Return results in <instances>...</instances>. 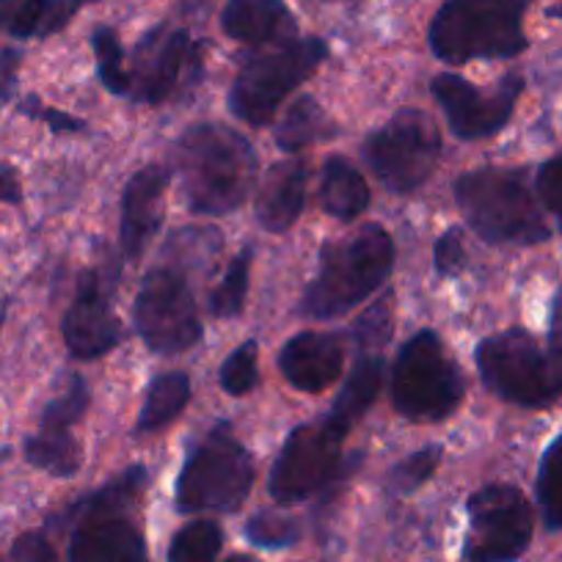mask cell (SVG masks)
<instances>
[{
    "label": "cell",
    "mask_w": 562,
    "mask_h": 562,
    "mask_svg": "<svg viewBox=\"0 0 562 562\" xmlns=\"http://www.w3.org/2000/svg\"><path fill=\"white\" fill-rule=\"evenodd\" d=\"M177 180L186 204L199 215H226L240 207L257 186V155L226 124H193L175 144Z\"/></svg>",
    "instance_id": "obj_1"
},
{
    "label": "cell",
    "mask_w": 562,
    "mask_h": 562,
    "mask_svg": "<svg viewBox=\"0 0 562 562\" xmlns=\"http://www.w3.org/2000/svg\"><path fill=\"white\" fill-rule=\"evenodd\" d=\"M394 268V243L383 226L370 224L356 235L321 248V268L306 288L301 312L312 321H334L370 299Z\"/></svg>",
    "instance_id": "obj_2"
},
{
    "label": "cell",
    "mask_w": 562,
    "mask_h": 562,
    "mask_svg": "<svg viewBox=\"0 0 562 562\" xmlns=\"http://www.w3.org/2000/svg\"><path fill=\"white\" fill-rule=\"evenodd\" d=\"M456 202L463 218L485 243L535 246L551 229L524 169H472L456 182Z\"/></svg>",
    "instance_id": "obj_3"
},
{
    "label": "cell",
    "mask_w": 562,
    "mask_h": 562,
    "mask_svg": "<svg viewBox=\"0 0 562 562\" xmlns=\"http://www.w3.org/2000/svg\"><path fill=\"white\" fill-rule=\"evenodd\" d=\"M532 0H445L430 20V50L447 64L513 58L527 50L524 14Z\"/></svg>",
    "instance_id": "obj_4"
},
{
    "label": "cell",
    "mask_w": 562,
    "mask_h": 562,
    "mask_svg": "<svg viewBox=\"0 0 562 562\" xmlns=\"http://www.w3.org/2000/svg\"><path fill=\"white\" fill-rule=\"evenodd\" d=\"M254 485V461L226 422L215 425L188 456L177 480L180 513H232Z\"/></svg>",
    "instance_id": "obj_5"
},
{
    "label": "cell",
    "mask_w": 562,
    "mask_h": 562,
    "mask_svg": "<svg viewBox=\"0 0 562 562\" xmlns=\"http://www.w3.org/2000/svg\"><path fill=\"white\" fill-rule=\"evenodd\" d=\"M326 58L328 45L321 36L290 40L276 50L248 58L229 89L232 113L246 124L262 127Z\"/></svg>",
    "instance_id": "obj_6"
},
{
    "label": "cell",
    "mask_w": 562,
    "mask_h": 562,
    "mask_svg": "<svg viewBox=\"0 0 562 562\" xmlns=\"http://www.w3.org/2000/svg\"><path fill=\"white\" fill-rule=\"evenodd\" d=\"M463 400V378L434 331H419L400 348L392 367V403L411 422H441Z\"/></svg>",
    "instance_id": "obj_7"
},
{
    "label": "cell",
    "mask_w": 562,
    "mask_h": 562,
    "mask_svg": "<svg viewBox=\"0 0 562 562\" xmlns=\"http://www.w3.org/2000/svg\"><path fill=\"white\" fill-rule=\"evenodd\" d=\"M477 370L496 397L524 408H546L562 397V370L524 328L477 345Z\"/></svg>",
    "instance_id": "obj_8"
},
{
    "label": "cell",
    "mask_w": 562,
    "mask_h": 562,
    "mask_svg": "<svg viewBox=\"0 0 562 562\" xmlns=\"http://www.w3.org/2000/svg\"><path fill=\"white\" fill-rule=\"evenodd\" d=\"M345 436L328 425L326 419L306 422L299 425L288 436L270 469V496L279 505H299L312 496H326L328 491H337L350 477L353 467L342 463Z\"/></svg>",
    "instance_id": "obj_9"
},
{
    "label": "cell",
    "mask_w": 562,
    "mask_h": 562,
    "mask_svg": "<svg viewBox=\"0 0 562 562\" xmlns=\"http://www.w3.org/2000/svg\"><path fill=\"white\" fill-rule=\"evenodd\" d=\"M441 158V133L425 111L405 108L364 140V160L392 193L419 191Z\"/></svg>",
    "instance_id": "obj_10"
},
{
    "label": "cell",
    "mask_w": 562,
    "mask_h": 562,
    "mask_svg": "<svg viewBox=\"0 0 562 562\" xmlns=\"http://www.w3.org/2000/svg\"><path fill=\"white\" fill-rule=\"evenodd\" d=\"M138 337L153 353L175 356L202 339L196 299L175 268L149 270L133 306Z\"/></svg>",
    "instance_id": "obj_11"
},
{
    "label": "cell",
    "mask_w": 562,
    "mask_h": 562,
    "mask_svg": "<svg viewBox=\"0 0 562 562\" xmlns=\"http://www.w3.org/2000/svg\"><path fill=\"white\" fill-rule=\"evenodd\" d=\"M532 540V507L516 485L494 483L469 499L467 562H513Z\"/></svg>",
    "instance_id": "obj_12"
},
{
    "label": "cell",
    "mask_w": 562,
    "mask_h": 562,
    "mask_svg": "<svg viewBox=\"0 0 562 562\" xmlns=\"http://www.w3.org/2000/svg\"><path fill=\"white\" fill-rule=\"evenodd\" d=\"M202 72V45L182 29L166 25L149 31L133 53V97L144 105H160L169 100L180 83H196Z\"/></svg>",
    "instance_id": "obj_13"
},
{
    "label": "cell",
    "mask_w": 562,
    "mask_h": 562,
    "mask_svg": "<svg viewBox=\"0 0 562 562\" xmlns=\"http://www.w3.org/2000/svg\"><path fill=\"white\" fill-rule=\"evenodd\" d=\"M430 91L445 108L452 133L463 140H477L499 133L510 122L518 97L524 91V78L513 72L502 78L491 91H483L461 75L445 72L436 75Z\"/></svg>",
    "instance_id": "obj_14"
},
{
    "label": "cell",
    "mask_w": 562,
    "mask_h": 562,
    "mask_svg": "<svg viewBox=\"0 0 562 562\" xmlns=\"http://www.w3.org/2000/svg\"><path fill=\"white\" fill-rule=\"evenodd\" d=\"M64 342L80 361L100 359L119 342V321L111 310L105 281L97 270H86L78 281V293L61 323Z\"/></svg>",
    "instance_id": "obj_15"
},
{
    "label": "cell",
    "mask_w": 562,
    "mask_h": 562,
    "mask_svg": "<svg viewBox=\"0 0 562 562\" xmlns=\"http://www.w3.org/2000/svg\"><path fill=\"white\" fill-rule=\"evenodd\" d=\"M166 182H169V177L160 166H144L124 186L122 226H119L124 259L135 262L158 232L160 221H164Z\"/></svg>",
    "instance_id": "obj_16"
},
{
    "label": "cell",
    "mask_w": 562,
    "mask_h": 562,
    "mask_svg": "<svg viewBox=\"0 0 562 562\" xmlns=\"http://www.w3.org/2000/svg\"><path fill=\"white\" fill-rule=\"evenodd\" d=\"M75 521L69 562H149L140 532L116 513H94Z\"/></svg>",
    "instance_id": "obj_17"
},
{
    "label": "cell",
    "mask_w": 562,
    "mask_h": 562,
    "mask_svg": "<svg viewBox=\"0 0 562 562\" xmlns=\"http://www.w3.org/2000/svg\"><path fill=\"white\" fill-rule=\"evenodd\" d=\"M345 350L334 334L304 331L290 339L279 353V370L301 392H326L339 378Z\"/></svg>",
    "instance_id": "obj_18"
},
{
    "label": "cell",
    "mask_w": 562,
    "mask_h": 562,
    "mask_svg": "<svg viewBox=\"0 0 562 562\" xmlns=\"http://www.w3.org/2000/svg\"><path fill=\"white\" fill-rule=\"evenodd\" d=\"M221 29L243 45H284L295 40V18L284 0H229Z\"/></svg>",
    "instance_id": "obj_19"
},
{
    "label": "cell",
    "mask_w": 562,
    "mask_h": 562,
    "mask_svg": "<svg viewBox=\"0 0 562 562\" xmlns=\"http://www.w3.org/2000/svg\"><path fill=\"white\" fill-rule=\"evenodd\" d=\"M306 204V164L281 160L265 175L257 193V221L265 232H288Z\"/></svg>",
    "instance_id": "obj_20"
},
{
    "label": "cell",
    "mask_w": 562,
    "mask_h": 562,
    "mask_svg": "<svg viewBox=\"0 0 562 562\" xmlns=\"http://www.w3.org/2000/svg\"><path fill=\"white\" fill-rule=\"evenodd\" d=\"M383 378V359L381 353H361L359 361L350 370L348 381H345L342 392L334 400L331 411H328L326 422L337 430L339 436H348L353 430L356 422L367 414L378 397Z\"/></svg>",
    "instance_id": "obj_21"
},
{
    "label": "cell",
    "mask_w": 562,
    "mask_h": 562,
    "mask_svg": "<svg viewBox=\"0 0 562 562\" xmlns=\"http://www.w3.org/2000/svg\"><path fill=\"white\" fill-rule=\"evenodd\" d=\"M323 207L339 221H353L370 207V188L364 177L345 158H328L323 166Z\"/></svg>",
    "instance_id": "obj_22"
},
{
    "label": "cell",
    "mask_w": 562,
    "mask_h": 562,
    "mask_svg": "<svg viewBox=\"0 0 562 562\" xmlns=\"http://www.w3.org/2000/svg\"><path fill=\"white\" fill-rule=\"evenodd\" d=\"M337 135V124L331 122L321 102L315 97L304 94L288 108L284 119H281L279 130H276V144L284 153H301V149L312 147L317 140H326Z\"/></svg>",
    "instance_id": "obj_23"
},
{
    "label": "cell",
    "mask_w": 562,
    "mask_h": 562,
    "mask_svg": "<svg viewBox=\"0 0 562 562\" xmlns=\"http://www.w3.org/2000/svg\"><path fill=\"white\" fill-rule=\"evenodd\" d=\"M188 400H191V378L186 372L158 375L147 386V397H144V405H140L135 434L147 436L166 428L169 422H175L182 414Z\"/></svg>",
    "instance_id": "obj_24"
},
{
    "label": "cell",
    "mask_w": 562,
    "mask_h": 562,
    "mask_svg": "<svg viewBox=\"0 0 562 562\" xmlns=\"http://www.w3.org/2000/svg\"><path fill=\"white\" fill-rule=\"evenodd\" d=\"M25 458L53 477H72L83 463V447L69 430H40L25 441Z\"/></svg>",
    "instance_id": "obj_25"
},
{
    "label": "cell",
    "mask_w": 562,
    "mask_h": 562,
    "mask_svg": "<svg viewBox=\"0 0 562 562\" xmlns=\"http://www.w3.org/2000/svg\"><path fill=\"white\" fill-rule=\"evenodd\" d=\"M91 47H94L100 83L105 86L111 94L130 97V91H133V78H130V72L124 69V50L116 31H113L111 25H97L94 34H91Z\"/></svg>",
    "instance_id": "obj_26"
},
{
    "label": "cell",
    "mask_w": 562,
    "mask_h": 562,
    "mask_svg": "<svg viewBox=\"0 0 562 562\" xmlns=\"http://www.w3.org/2000/svg\"><path fill=\"white\" fill-rule=\"evenodd\" d=\"M147 483V469L144 467H130L127 472L119 474L113 483H108L105 488L94 491L91 496L80 499L78 505L69 510V516L80 518V516H94V513H116L119 507L127 505L130 499L138 496V491L144 488Z\"/></svg>",
    "instance_id": "obj_27"
},
{
    "label": "cell",
    "mask_w": 562,
    "mask_h": 562,
    "mask_svg": "<svg viewBox=\"0 0 562 562\" xmlns=\"http://www.w3.org/2000/svg\"><path fill=\"white\" fill-rule=\"evenodd\" d=\"M538 502L551 532L562 529V434L543 452L538 472Z\"/></svg>",
    "instance_id": "obj_28"
},
{
    "label": "cell",
    "mask_w": 562,
    "mask_h": 562,
    "mask_svg": "<svg viewBox=\"0 0 562 562\" xmlns=\"http://www.w3.org/2000/svg\"><path fill=\"white\" fill-rule=\"evenodd\" d=\"M251 248H243L235 259H232L229 270L224 273L218 288L210 295V312L215 317H237L243 312L248 295V279H251Z\"/></svg>",
    "instance_id": "obj_29"
},
{
    "label": "cell",
    "mask_w": 562,
    "mask_h": 562,
    "mask_svg": "<svg viewBox=\"0 0 562 562\" xmlns=\"http://www.w3.org/2000/svg\"><path fill=\"white\" fill-rule=\"evenodd\" d=\"M221 543H224V532L215 521L186 524L171 540L169 562H213Z\"/></svg>",
    "instance_id": "obj_30"
},
{
    "label": "cell",
    "mask_w": 562,
    "mask_h": 562,
    "mask_svg": "<svg viewBox=\"0 0 562 562\" xmlns=\"http://www.w3.org/2000/svg\"><path fill=\"white\" fill-rule=\"evenodd\" d=\"M86 408H89V383L83 381V375H72L69 386L45 405L40 430H69L83 419Z\"/></svg>",
    "instance_id": "obj_31"
},
{
    "label": "cell",
    "mask_w": 562,
    "mask_h": 562,
    "mask_svg": "<svg viewBox=\"0 0 562 562\" xmlns=\"http://www.w3.org/2000/svg\"><path fill=\"white\" fill-rule=\"evenodd\" d=\"M246 538L259 549H290L299 543L301 527L295 518L284 516L276 510L254 513L246 521Z\"/></svg>",
    "instance_id": "obj_32"
},
{
    "label": "cell",
    "mask_w": 562,
    "mask_h": 562,
    "mask_svg": "<svg viewBox=\"0 0 562 562\" xmlns=\"http://www.w3.org/2000/svg\"><path fill=\"white\" fill-rule=\"evenodd\" d=\"M439 463H441V447H425V450L414 452V456L400 461L397 467L389 472V491L397 496L414 494L416 488H422V485L434 477Z\"/></svg>",
    "instance_id": "obj_33"
},
{
    "label": "cell",
    "mask_w": 562,
    "mask_h": 562,
    "mask_svg": "<svg viewBox=\"0 0 562 562\" xmlns=\"http://www.w3.org/2000/svg\"><path fill=\"white\" fill-rule=\"evenodd\" d=\"M257 353H259L257 342H254V339H248V342H243L240 348H237L235 353L224 361L218 378H221V386H224L226 394H232V397H243V394H248L254 386H257V381H259Z\"/></svg>",
    "instance_id": "obj_34"
},
{
    "label": "cell",
    "mask_w": 562,
    "mask_h": 562,
    "mask_svg": "<svg viewBox=\"0 0 562 562\" xmlns=\"http://www.w3.org/2000/svg\"><path fill=\"white\" fill-rule=\"evenodd\" d=\"M389 295H383L364 317L356 323V339H359L361 353H381L383 345L392 337V317H389Z\"/></svg>",
    "instance_id": "obj_35"
},
{
    "label": "cell",
    "mask_w": 562,
    "mask_h": 562,
    "mask_svg": "<svg viewBox=\"0 0 562 562\" xmlns=\"http://www.w3.org/2000/svg\"><path fill=\"white\" fill-rule=\"evenodd\" d=\"M434 265L436 273L450 279L467 268V246H463V232L458 226L447 229L434 246Z\"/></svg>",
    "instance_id": "obj_36"
},
{
    "label": "cell",
    "mask_w": 562,
    "mask_h": 562,
    "mask_svg": "<svg viewBox=\"0 0 562 562\" xmlns=\"http://www.w3.org/2000/svg\"><path fill=\"white\" fill-rule=\"evenodd\" d=\"M538 196L562 229V155L546 160L538 171Z\"/></svg>",
    "instance_id": "obj_37"
},
{
    "label": "cell",
    "mask_w": 562,
    "mask_h": 562,
    "mask_svg": "<svg viewBox=\"0 0 562 562\" xmlns=\"http://www.w3.org/2000/svg\"><path fill=\"white\" fill-rule=\"evenodd\" d=\"M18 108L20 113H25V116L34 119V122H45L47 127L56 130V133H83L86 130V122H80V119L69 116V113L64 111H56V108L45 105L40 97H25Z\"/></svg>",
    "instance_id": "obj_38"
},
{
    "label": "cell",
    "mask_w": 562,
    "mask_h": 562,
    "mask_svg": "<svg viewBox=\"0 0 562 562\" xmlns=\"http://www.w3.org/2000/svg\"><path fill=\"white\" fill-rule=\"evenodd\" d=\"M45 12L47 0H20V7L14 9L12 23L7 29L12 40H36L42 23H45Z\"/></svg>",
    "instance_id": "obj_39"
},
{
    "label": "cell",
    "mask_w": 562,
    "mask_h": 562,
    "mask_svg": "<svg viewBox=\"0 0 562 562\" xmlns=\"http://www.w3.org/2000/svg\"><path fill=\"white\" fill-rule=\"evenodd\" d=\"M89 3H97V0H47L45 23H42L40 36H36V40H47V36L67 29V25L72 23L75 14H78L83 7H89Z\"/></svg>",
    "instance_id": "obj_40"
},
{
    "label": "cell",
    "mask_w": 562,
    "mask_h": 562,
    "mask_svg": "<svg viewBox=\"0 0 562 562\" xmlns=\"http://www.w3.org/2000/svg\"><path fill=\"white\" fill-rule=\"evenodd\" d=\"M20 67H23V50L20 47H3L0 50V108L7 105L18 91Z\"/></svg>",
    "instance_id": "obj_41"
},
{
    "label": "cell",
    "mask_w": 562,
    "mask_h": 562,
    "mask_svg": "<svg viewBox=\"0 0 562 562\" xmlns=\"http://www.w3.org/2000/svg\"><path fill=\"white\" fill-rule=\"evenodd\" d=\"M14 562H58L53 546L40 532H25L12 549Z\"/></svg>",
    "instance_id": "obj_42"
},
{
    "label": "cell",
    "mask_w": 562,
    "mask_h": 562,
    "mask_svg": "<svg viewBox=\"0 0 562 562\" xmlns=\"http://www.w3.org/2000/svg\"><path fill=\"white\" fill-rule=\"evenodd\" d=\"M549 353L554 364L562 370V290L557 293L554 304H551V321H549Z\"/></svg>",
    "instance_id": "obj_43"
},
{
    "label": "cell",
    "mask_w": 562,
    "mask_h": 562,
    "mask_svg": "<svg viewBox=\"0 0 562 562\" xmlns=\"http://www.w3.org/2000/svg\"><path fill=\"white\" fill-rule=\"evenodd\" d=\"M23 202V186L12 166L0 164V204H20Z\"/></svg>",
    "instance_id": "obj_44"
},
{
    "label": "cell",
    "mask_w": 562,
    "mask_h": 562,
    "mask_svg": "<svg viewBox=\"0 0 562 562\" xmlns=\"http://www.w3.org/2000/svg\"><path fill=\"white\" fill-rule=\"evenodd\" d=\"M18 7H20V0H0V31L9 29V23H12V14Z\"/></svg>",
    "instance_id": "obj_45"
},
{
    "label": "cell",
    "mask_w": 562,
    "mask_h": 562,
    "mask_svg": "<svg viewBox=\"0 0 562 562\" xmlns=\"http://www.w3.org/2000/svg\"><path fill=\"white\" fill-rule=\"evenodd\" d=\"M546 18H551V20H562V0H557L554 7L546 9Z\"/></svg>",
    "instance_id": "obj_46"
},
{
    "label": "cell",
    "mask_w": 562,
    "mask_h": 562,
    "mask_svg": "<svg viewBox=\"0 0 562 562\" xmlns=\"http://www.w3.org/2000/svg\"><path fill=\"white\" fill-rule=\"evenodd\" d=\"M226 562H257V560H254V557L240 554V557H232V560H226Z\"/></svg>",
    "instance_id": "obj_47"
},
{
    "label": "cell",
    "mask_w": 562,
    "mask_h": 562,
    "mask_svg": "<svg viewBox=\"0 0 562 562\" xmlns=\"http://www.w3.org/2000/svg\"><path fill=\"white\" fill-rule=\"evenodd\" d=\"M3 315H7V304L0 301V326H3Z\"/></svg>",
    "instance_id": "obj_48"
}]
</instances>
